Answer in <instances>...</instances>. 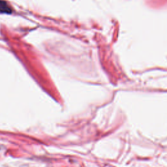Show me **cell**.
<instances>
[{"label":"cell","instance_id":"cell-1","mask_svg":"<svg viewBox=\"0 0 167 167\" xmlns=\"http://www.w3.org/2000/svg\"><path fill=\"white\" fill-rule=\"evenodd\" d=\"M13 9L9 3L5 0H0V14H11Z\"/></svg>","mask_w":167,"mask_h":167}]
</instances>
